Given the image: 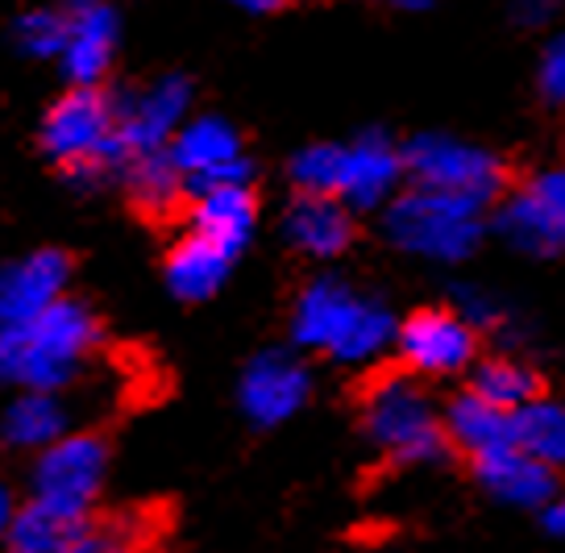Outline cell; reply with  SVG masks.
Returning a JSON list of instances; mask_svg holds the SVG:
<instances>
[{"mask_svg": "<svg viewBox=\"0 0 565 553\" xmlns=\"http://www.w3.org/2000/svg\"><path fill=\"white\" fill-rule=\"evenodd\" d=\"M13 42L30 59H58L67 46V13L63 9H30L13 21Z\"/></svg>", "mask_w": 565, "mask_h": 553, "instance_id": "obj_27", "label": "cell"}, {"mask_svg": "<svg viewBox=\"0 0 565 553\" xmlns=\"http://www.w3.org/2000/svg\"><path fill=\"white\" fill-rule=\"evenodd\" d=\"M188 233L204 237L209 246L225 251L230 258L249 246V237L258 230V200L249 192V183H230V188H209L188 196Z\"/></svg>", "mask_w": 565, "mask_h": 553, "instance_id": "obj_16", "label": "cell"}, {"mask_svg": "<svg viewBox=\"0 0 565 553\" xmlns=\"http://www.w3.org/2000/svg\"><path fill=\"white\" fill-rule=\"evenodd\" d=\"M454 300H458L454 312L475 329L478 338H482V333H508V329H512V312L499 304V296L482 291V287H458Z\"/></svg>", "mask_w": 565, "mask_h": 553, "instance_id": "obj_28", "label": "cell"}, {"mask_svg": "<svg viewBox=\"0 0 565 553\" xmlns=\"http://www.w3.org/2000/svg\"><path fill=\"white\" fill-rule=\"evenodd\" d=\"M404 183V150L391 142L383 129L358 134L350 146H341V179L337 200L350 213H379L399 196Z\"/></svg>", "mask_w": 565, "mask_h": 553, "instance_id": "obj_13", "label": "cell"}, {"mask_svg": "<svg viewBox=\"0 0 565 553\" xmlns=\"http://www.w3.org/2000/svg\"><path fill=\"white\" fill-rule=\"evenodd\" d=\"M138 536L125 520H79L67 524L46 553H134Z\"/></svg>", "mask_w": 565, "mask_h": 553, "instance_id": "obj_26", "label": "cell"}, {"mask_svg": "<svg viewBox=\"0 0 565 553\" xmlns=\"http://www.w3.org/2000/svg\"><path fill=\"white\" fill-rule=\"evenodd\" d=\"M541 517V524H545L548 536H557V541H565V487H557L553 496L545 500V508L536 512Z\"/></svg>", "mask_w": 565, "mask_h": 553, "instance_id": "obj_31", "label": "cell"}, {"mask_svg": "<svg viewBox=\"0 0 565 553\" xmlns=\"http://www.w3.org/2000/svg\"><path fill=\"white\" fill-rule=\"evenodd\" d=\"M565 0H512V21L520 30H545L557 21Z\"/></svg>", "mask_w": 565, "mask_h": 553, "instance_id": "obj_30", "label": "cell"}, {"mask_svg": "<svg viewBox=\"0 0 565 553\" xmlns=\"http://www.w3.org/2000/svg\"><path fill=\"white\" fill-rule=\"evenodd\" d=\"M441 421H445V442H449V449L466 454L470 462L499 446H512V412L491 408L470 387L445 404Z\"/></svg>", "mask_w": 565, "mask_h": 553, "instance_id": "obj_21", "label": "cell"}, {"mask_svg": "<svg viewBox=\"0 0 565 553\" xmlns=\"http://www.w3.org/2000/svg\"><path fill=\"white\" fill-rule=\"evenodd\" d=\"M404 179H412V188H424V192L466 200L482 213L508 192L503 159L487 146L454 138V134H416L404 146Z\"/></svg>", "mask_w": 565, "mask_h": 553, "instance_id": "obj_7", "label": "cell"}, {"mask_svg": "<svg viewBox=\"0 0 565 553\" xmlns=\"http://www.w3.org/2000/svg\"><path fill=\"white\" fill-rule=\"evenodd\" d=\"M383 4L395 13H428L433 9V0H383Z\"/></svg>", "mask_w": 565, "mask_h": 553, "instance_id": "obj_34", "label": "cell"}, {"mask_svg": "<svg viewBox=\"0 0 565 553\" xmlns=\"http://www.w3.org/2000/svg\"><path fill=\"white\" fill-rule=\"evenodd\" d=\"M362 433L379 458L399 470H424L449 458L441 404L433 400L428 383L407 371L374 375L362 392Z\"/></svg>", "mask_w": 565, "mask_h": 553, "instance_id": "obj_3", "label": "cell"}, {"mask_svg": "<svg viewBox=\"0 0 565 553\" xmlns=\"http://www.w3.org/2000/svg\"><path fill=\"white\" fill-rule=\"evenodd\" d=\"M117 183H125L134 209H141V213H150V216L175 213L179 204L188 200V183H183V176L175 171V162L167 159V150L125 159Z\"/></svg>", "mask_w": 565, "mask_h": 553, "instance_id": "obj_23", "label": "cell"}, {"mask_svg": "<svg viewBox=\"0 0 565 553\" xmlns=\"http://www.w3.org/2000/svg\"><path fill=\"white\" fill-rule=\"evenodd\" d=\"M71 428L75 421L63 392H18L0 408V446L18 454H42Z\"/></svg>", "mask_w": 565, "mask_h": 553, "instance_id": "obj_19", "label": "cell"}, {"mask_svg": "<svg viewBox=\"0 0 565 553\" xmlns=\"http://www.w3.org/2000/svg\"><path fill=\"white\" fill-rule=\"evenodd\" d=\"M71 258L63 251H30L0 267V329L25 325L67 300Z\"/></svg>", "mask_w": 565, "mask_h": 553, "instance_id": "obj_14", "label": "cell"}, {"mask_svg": "<svg viewBox=\"0 0 565 553\" xmlns=\"http://www.w3.org/2000/svg\"><path fill=\"white\" fill-rule=\"evenodd\" d=\"M108 442L88 428H71L54 446L34 454L30 479H25V500L30 508L46 512L54 520H92L100 508L108 482Z\"/></svg>", "mask_w": 565, "mask_h": 553, "instance_id": "obj_5", "label": "cell"}, {"mask_svg": "<svg viewBox=\"0 0 565 553\" xmlns=\"http://www.w3.org/2000/svg\"><path fill=\"white\" fill-rule=\"evenodd\" d=\"M18 512H21L18 491H13L9 482L0 479V545H4V536H9V529H13V520H18Z\"/></svg>", "mask_w": 565, "mask_h": 553, "instance_id": "obj_32", "label": "cell"}, {"mask_svg": "<svg viewBox=\"0 0 565 553\" xmlns=\"http://www.w3.org/2000/svg\"><path fill=\"white\" fill-rule=\"evenodd\" d=\"M312 400V371L291 350H263L237 379V404L254 428H279L296 421Z\"/></svg>", "mask_w": 565, "mask_h": 553, "instance_id": "obj_12", "label": "cell"}, {"mask_svg": "<svg viewBox=\"0 0 565 553\" xmlns=\"http://www.w3.org/2000/svg\"><path fill=\"white\" fill-rule=\"evenodd\" d=\"M470 392H475L478 400H487L491 408L515 412L541 395V379L532 371V362H524L520 354H491L475 362V371H470Z\"/></svg>", "mask_w": 565, "mask_h": 553, "instance_id": "obj_24", "label": "cell"}, {"mask_svg": "<svg viewBox=\"0 0 565 553\" xmlns=\"http://www.w3.org/2000/svg\"><path fill=\"white\" fill-rule=\"evenodd\" d=\"M512 446L524 449L532 462L562 475L565 470V400L536 395L512 412Z\"/></svg>", "mask_w": 565, "mask_h": 553, "instance_id": "obj_22", "label": "cell"}, {"mask_svg": "<svg viewBox=\"0 0 565 553\" xmlns=\"http://www.w3.org/2000/svg\"><path fill=\"white\" fill-rule=\"evenodd\" d=\"M117 38H121V21L108 0L67 13V46L58 54V63L67 72L71 88H100L105 72L113 67V54H117Z\"/></svg>", "mask_w": 565, "mask_h": 553, "instance_id": "obj_18", "label": "cell"}, {"mask_svg": "<svg viewBox=\"0 0 565 553\" xmlns=\"http://www.w3.org/2000/svg\"><path fill=\"white\" fill-rule=\"evenodd\" d=\"M233 270V258L225 251H216L209 246L204 237H195V233H183L171 254H167V291L183 304H200V300H212L225 279H230Z\"/></svg>", "mask_w": 565, "mask_h": 553, "instance_id": "obj_20", "label": "cell"}, {"mask_svg": "<svg viewBox=\"0 0 565 553\" xmlns=\"http://www.w3.org/2000/svg\"><path fill=\"white\" fill-rule=\"evenodd\" d=\"M167 159L175 162V171L188 183V196L254 179V162L242 155V134L216 113L188 117L167 146Z\"/></svg>", "mask_w": 565, "mask_h": 553, "instance_id": "obj_10", "label": "cell"}, {"mask_svg": "<svg viewBox=\"0 0 565 553\" xmlns=\"http://www.w3.org/2000/svg\"><path fill=\"white\" fill-rule=\"evenodd\" d=\"M221 4H233L242 13H275L282 0H221Z\"/></svg>", "mask_w": 565, "mask_h": 553, "instance_id": "obj_33", "label": "cell"}, {"mask_svg": "<svg viewBox=\"0 0 565 553\" xmlns=\"http://www.w3.org/2000/svg\"><path fill=\"white\" fill-rule=\"evenodd\" d=\"M536 88L548 105H565V30L545 42L541 51V67H536Z\"/></svg>", "mask_w": 565, "mask_h": 553, "instance_id": "obj_29", "label": "cell"}, {"mask_svg": "<svg viewBox=\"0 0 565 553\" xmlns=\"http://www.w3.org/2000/svg\"><path fill=\"white\" fill-rule=\"evenodd\" d=\"M395 312L337 275H317L291 304V341L341 366H374L395 345Z\"/></svg>", "mask_w": 565, "mask_h": 553, "instance_id": "obj_1", "label": "cell"}, {"mask_svg": "<svg viewBox=\"0 0 565 553\" xmlns=\"http://www.w3.org/2000/svg\"><path fill=\"white\" fill-rule=\"evenodd\" d=\"M478 487L503 508H520V512H541L545 500L562 487L553 470H545L541 462H532L524 449L499 446L491 454H482L470 462Z\"/></svg>", "mask_w": 565, "mask_h": 553, "instance_id": "obj_17", "label": "cell"}, {"mask_svg": "<svg viewBox=\"0 0 565 553\" xmlns=\"http://www.w3.org/2000/svg\"><path fill=\"white\" fill-rule=\"evenodd\" d=\"M67 9L63 13H79V9H92V4H105V0H63Z\"/></svg>", "mask_w": 565, "mask_h": 553, "instance_id": "obj_35", "label": "cell"}, {"mask_svg": "<svg viewBox=\"0 0 565 553\" xmlns=\"http://www.w3.org/2000/svg\"><path fill=\"white\" fill-rule=\"evenodd\" d=\"M100 350V321L84 300H58L42 317L0 329V387L67 392Z\"/></svg>", "mask_w": 565, "mask_h": 553, "instance_id": "obj_2", "label": "cell"}, {"mask_svg": "<svg viewBox=\"0 0 565 553\" xmlns=\"http://www.w3.org/2000/svg\"><path fill=\"white\" fill-rule=\"evenodd\" d=\"M287 176L296 183V192L303 196H337V179H341V146L337 142H308L300 146L291 162H287Z\"/></svg>", "mask_w": 565, "mask_h": 553, "instance_id": "obj_25", "label": "cell"}, {"mask_svg": "<svg viewBox=\"0 0 565 553\" xmlns=\"http://www.w3.org/2000/svg\"><path fill=\"white\" fill-rule=\"evenodd\" d=\"M287 246L312 263H333L353 246V213L337 196H303L296 192L282 209Z\"/></svg>", "mask_w": 565, "mask_h": 553, "instance_id": "obj_15", "label": "cell"}, {"mask_svg": "<svg viewBox=\"0 0 565 553\" xmlns=\"http://www.w3.org/2000/svg\"><path fill=\"white\" fill-rule=\"evenodd\" d=\"M38 142L75 188L113 183L125 167V150L117 142V96L105 88H67L46 108Z\"/></svg>", "mask_w": 565, "mask_h": 553, "instance_id": "obj_4", "label": "cell"}, {"mask_svg": "<svg viewBox=\"0 0 565 553\" xmlns=\"http://www.w3.org/2000/svg\"><path fill=\"white\" fill-rule=\"evenodd\" d=\"M494 225L515 251L536 258L565 254V162L536 171L515 192H503Z\"/></svg>", "mask_w": 565, "mask_h": 553, "instance_id": "obj_9", "label": "cell"}, {"mask_svg": "<svg viewBox=\"0 0 565 553\" xmlns=\"http://www.w3.org/2000/svg\"><path fill=\"white\" fill-rule=\"evenodd\" d=\"M478 341L482 338L454 308H416L407 321H399L391 350L407 375L433 383V379L470 375L478 362Z\"/></svg>", "mask_w": 565, "mask_h": 553, "instance_id": "obj_8", "label": "cell"}, {"mask_svg": "<svg viewBox=\"0 0 565 553\" xmlns=\"http://www.w3.org/2000/svg\"><path fill=\"white\" fill-rule=\"evenodd\" d=\"M195 88L188 75H162L154 84L138 92L117 96V142H121L125 159L134 155H159L171 146L179 126L192 117Z\"/></svg>", "mask_w": 565, "mask_h": 553, "instance_id": "obj_11", "label": "cell"}, {"mask_svg": "<svg viewBox=\"0 0 565 553\" xmlns=\"http://www.w3.org/2000/svg\"><path fill=\"white\" fill-rule=\"evenodd\" d=\"M487 230V213L454 196H437L424 188H407L383 209V233L399 254L424 263H466L478 251Z\"/></svg>", "mask_w": 565, "mask_h": 553, "instance_id": "obj_6", "label": "cell"}]
</instances>
